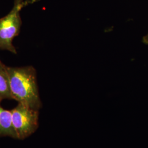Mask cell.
<instances>
[{"mask_svg": "<svg viewBox=\"0 0 148 148\" xmlns=\"http://www.w3.org/2000/svg\"><path fill=\"white\" fill-rule=\"evenodd\" d=\"M4 99H13L11 94L7 66L0 60V101Z\"/></svg>", "mask_w": 148, "mask_h": 148, "instance_id": "5", "label": "cell"}, {"mask_svg": "<svg viewBox=\"0 0 148 148\" xmlns=\"http://www.w3.org/2000/svg\"><path fill=\"white\" fill-rule=\"evenodd\" d=\"M0 101V137H10L16 139V135L12 123L11 110L5 109Z\"/></svg>", "mask_w": 148, "mask_h": 148, "instance_id": "4", "label": "cell"}, {"mask_svg": "<svg viewBox=\"0 0 148 148\" xmlns=\"http://www.w3.org/2000/svg\"><path fill=\"white\" fill-rule=\"evenodd\" d=\"M11 111L16 139H24L36 131L38 127L39 110L18 103Z\"/></svg>", "mask_w": 148, "mask_h": 148, "instance_id": "3", "label": "cell"}, {"mask_svg": "<svg viewBox=\"0 0 148 148\" xmlns=\"http://www.w3.org/2000/svg\"><path fill=\"white\" fill-rule=\"evenodd\" d=\"M37 0H14L13 5L6 16L0 19V49L17 54L13 41L19 34L22 25L21 10Z\"/></svg>", "mask_w": 148, "mask_h": 148, "instance_id": "2", "label": "cell"}, {"mask_svg": "<svg viewBox=\"0 0 148 148\" xmlns=\"http://www.w3.org/2000/svg\"><path fill=\"white\" fill-rule=\"evenodd\" d=\"M12 99L39 110L42 103L37 85L36 69L32 66H7Z\"/></svg>", "mask_w": 148, "mask_h": 148, "instance_id": "1", "label": "cell"}, {"mask_svg": "<svg viewBox=\"0 0 148 148\" xmlns=\"http://www.w3.org/2000/svg\"><path fill=\"white\" fill-rule=\"evenodd\" d=\"M143 42L148 45V34L143 38Z\"/></svg>", "mask_w": 148, "mask_h": 148, "instance_id": "6", "label": "cell"}]
</instances>
